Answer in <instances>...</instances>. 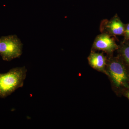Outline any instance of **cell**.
I'll return each instance as SVG.
<instances>
[{"label":"cell","mask_w":129,"mask_h":129,"mask_svg":"<svg viewBox=\"0 0 129 129\" xmlns=\"http://www.w3.org/2000/svg\"><path fill=\"white\" fill-rule=\"evenodd\" d=\"M126 96L128 98V99H129V91L126 93Z\"/></svg>","instance_id":"cell-9"},{"label":"cell","mask_w":129,"mask_h":129,"mask_svg":"<svg viewBox=\"0 0 129 129\" xmlns=\"http://www.w3.org/2000/svg\"><path fill=\"white\" fill-rule=\"evenodd\" d=\"M89 64L92 68L99 71H104L107 58L103 53H96L92 51L88 57Z\"/></svg>","instance_id":"cell-6"},{"label":"cell","mask_w":129,"mask_h":129,"mask_svg":"<svg viewBox=\"0 0 129 129\" xmlns=\"http://www.w3.org/2000/svg\"><path fill=\"white\" fill-rule=\"evenodd\" d=\"M107 64L115 86L118 88H129V69L120 56L110 58Z\"/></svg>","instance_id":"cell-2"},{"label":"cell","mask_w":129,"mask_h":129,"mask_svg":"<svg viewBox=\"0 0 129 129\" xmlns=\"http://www.w3.org/2000/svg\"><path fill=\"white\" fill-rule=\"evenodd\" d=\"M123 36L124 37L123 40V41L129 40V23L127 24H125Z\"/></svg>","instance_id":"cell-8"},{"label":"cell","mask_w":129,"mask_h":129,"mask_svg":"<svg viewBox=\"0 0 129 129\" xmlns=\"http://www.w3.org/2000/svg\"><path fill=\"white\" fill-rule=\"evenodd\" d=\"M23 44L16 35L2 36L0 38V55L5 61H11L20 57Z\"/></svg>","instance_id":"cell-3"},{"label":"cell","mask_w":129,"mask_h":129,"mask_svg":"<svg viewBox=\"0 0 129 129\" xmlns=\"http://www.w3.org/2000/svg\"><path fill=\"white\" fill-rule=\"evenodd\" d=\"M27 72L23 67L13 68L6 73H0V98H5L22 87Z\"/></svg>","instance_id":"cell-1"},{"label":"cell","mask_w":129,"mask_h":129,"mask_svg":"<svg viewBox=\"0 0 129 129\" xmlns=\"http://www.w3.org/2000/svg\"><path fill=\"white\" fill-rule=\"evenodd\" d=\"M119 55L125 63L129 69V40L123 41L118 45L117 50Z\"/></svg>","instance_id":"cell-7"},{"label":"cell","mask_w":129,"mask_h":129,"mask_svg":"<svg viewBox=\"0 0 129 129\" xmlns=\"http://www.w3.org/2000/svg\"><path fill=\"white\" fill-rule=\"evenodd\" d=\"M115 37L102 33L96 37L92 48L94 50L102 51L109 54L112 53L115 50H117L118 47V45L116 43Z\"/></svg>","instance_id":"cell-5"},{"label":"cell","mask_w":129,"mask_h":129,"mask_svg":"<svg viewBox=\"0 0 129 129\" xmlns=\"http://www.w3.org/2000/svg\"><path fill=\"white\" fill-rule=\"evenodd\" d=\"M125 24L123 23L120 18L116 14L110 20H103L100 24V30L102 33L115 37L116 36H123Z\"/></svg>","instance_id":"cell-4"}]
</instances>
